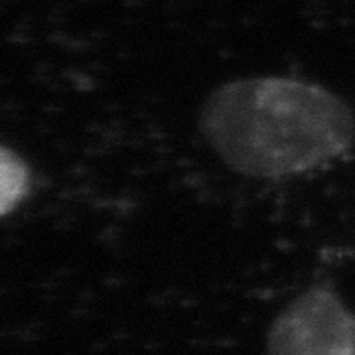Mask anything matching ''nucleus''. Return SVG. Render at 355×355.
<instances>
[{"label":"nucleus","mask_w":355,"mask_h":355,"mask_svg":"<svg viewBox=\"0 0 355 355\" xmlns=\"http://www.w3.org/2000/svg\"><path fill=\"white\" fill-rule=\"evenodd\" d=\"M217 158L249 178H286L342 156L355 140L352 107L291 77H251L217 87L200 111Z\"/></svg>","instance_id":"1"},{"label":"nucleus","mask_w":355,"mask_h":355,"mask_svg":"<svg viewBox=\"0 0 355 355\" xmlns=\"http://www.w3.org/2000/svg\"><path fill=\"white\" fill-rule=\"evenodd\" d=\"M266 355H355V314L330 286H312L272 320Z\"/></svg>","instance_id":"2"},{"label":"nucleus","mask_w":355,"mask_h":355,"mask_svg":"<svg viewBox=\"0 0 355 355\" xmlns=\"http://www.w3.org/2000/svg\"><path fill=\"white\" fill-rule=\"evenodd\" d=\"M30 174L24 160L10 148H0V211L6 217L26 198Z\"/></svg>","instance_id":"3"}]
</instances>
